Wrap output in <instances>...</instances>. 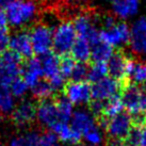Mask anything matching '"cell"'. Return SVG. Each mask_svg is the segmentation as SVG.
<instances>
[{
    "label": "cell",
    "instance_id": "cell-1",
    "mask_svg": "<svg viewBox=\"0 0 146 146\" xmlns=\"http://www.w3.org/2000/svg\"><path fill=\"white\" fill-rule=\"evenodd\" d=\"M121 100L127 113L132 117L144 116L146 113V90L141 85L126 84L121 91Z\"/></svg>",
    "mask_w": 146,
    "mask_h": 146
},
{
    "label": "cell",
    "instance_id": "cell-2",
    "mask_svg": "<svg viewBox=\"0 0 146 146\" xmlns=\"http://www.w3.org/2000/svg\"><path fill=\"white\" fill-rule=\"evenodd\" d=\"M36 13V5L31 0H15L4 8L8 23L14 27H21L32 21Z\"/></svg>",
    "mask_w": 146,
    "mask_h": 146
},
{
    "label": "cell",
    "instance_id": "cell-3",
    "mask_svg": "<svg viewBox=\"0 0 146 146\" xmlns=\"http://www.w3.org/2000/svg\"><path fill=\"white\" fill-rule=\"evenodd\" d=\"M76 40H77V33L75 31L73 23L70 21H63L58 26L53 32V52L59 57L68 54Z\"/></svg>",
    "mask_w": 146,
    "mask_h": 146
},
{
    "label": "cell",
    "instance_id": "cell-4",
    "mask_svg": "<svg viewBox=\"0 0 146 146\" xmlns=\"http://www.w3.org/2000/svg\"><path fill=\"white\" fill-rule=\"evenodd\" d=\"M32 44L33 53L37 56H44L50 52L52 48L53 31L49 25L38 23L35 24L29 31Z\"/></svg>",
    "mask_w": 146,
    "mask_h": 146
},
{
    "label": "cell",
    "instance_id": "cell-5",
    "mask_svg": "<svg viewBox=\"0 0 146 146\" xmlns=\"http://www.w3.org/2000/svg\"><path fill=\"white\" fill-rule=\"evenodd\" d=\"M132 128H133L132 117L126 111H122L114 117L110 118L105 126V130L109 139L121 140V141H124L127 138V135L130 133Z\"/></svg>",
    "mask_w": 146,
    "mask_h": 146
},
{
    "label": "cell",
    "instance_id": "cell-6",
    "mask_svg": "<svg viewBox=\"0 0 146 146\" xmlns=\"http://www.w3.org/2000/svg\"><path fill=\"white\" fill-rule=\"evenodd\" d=\"M129 59L130 58L124 52L123 49H117L113 51V54L111 56L107 64L109 77L121 83L122 89L126 84H128L126 73H127V64Z\"/></svg>",
    "mask_w": 146,
    "mask_h": 146
},
{
    "label": "cell",
    "instance_id": "cell-7",
    "mask_svg": "<svg viewBox=\"0 0 146 146\" xmlns=\"http://www.w3.org/2000/svg\"><path fill=\"white\" fill-rule=\"evenodd\" d=\"M63 95L72 104L80 105L91 100V83L89 81H68L63 85Z\"/></svg>",
    "mask_w": 146,
    "mask_h": 146
},
{
    "label": "cell",
    "instance_id": "cell-8",
    "mask_svg": "<svg viewBox=\"0 0 146 146\" xmlns=\"http://www.w3.org/2000/svg\"><path fill=\"white\" fill-rule=\"evenodd\" d=\"M41 63L43 76L52 85L53 89H60V86H63L64 78L61 75L59 68V56H57L53 51H50L43 56Z\"/></svg>",
    "mask_w": 146,
    "mask_h": 146
},
{
    "label": "cell",
    "instance_id": "cell-9",
    "mask_svg": "<svg viewBox=\"0 0 146 146\" xmlns=\"http://www.w3.org/2000/svg\"><path fill=\"white\" fill-rule=\"evenodd\" d=\"M36 117V106L31 100L21 102L11 113V121L18 128L31 126Z\"/></svg>",
    "mask_w": 146,
    "mask_h": 146
},
{
    "label": "cell",
    "instance_id": "cell-10",
    "mask_svg": "<svg viewBox=\"0 0 146 146\" xmlns=\"http://www.w3.org/2000/svg\"><path fill=\"white\" fill-rule=\"evenodd\" d=\"M99 36L102 42H105L112 47H115L125 44L127 42L129 43L130 29L126 23L121 21L113 25L111 28L100 30Z\"/></svg>",
    "mask_w": 146,
    "mask_h": 146
},
{
    "label": "cell",
    "instance_id": "cell-11",
    "mask_svg": "<svg viewBox=\"0 0 146 146\" xmlns=\"http://www.w3.org/2000/svg\"><path fill=\"white\" fill-rule=\"evenodd\" d=\"M122 85L110 77H106L100 81L91 84V99L106 102L115 95H119Z\"/></svg>",
    "mask_w": 146,
    "mask_h": 146
},
{
    "label": "cell",
    "instance_id": "cell-12",
    "mask_svg": "<svg viewBox=\"0 0 146 146\" xmlns=\"http://www.w3.org/2000/svg\"><path fill=\"white\" fill-rule=\"evenodd\" d=\"M129 45L133 52L146 54V16L139 18L133 24L130 30Z\"/></svg>",
    "mask_w": 146,
    "mask_h": 146
},
{
    "label": "cell",
    "instance_id": "cell-13",
    "mask_svg": "<svg viewBox=\"0 0 146 146\" xmlns=\"http://www.w3.org/2000/svg\"><path fill=\"white\" fill-rule=\"evenodd\" d=\"M9 49L19 54L25 61L33 57V49L28 30H21L10 37Z\"/></svg>",
    "mask_w": 146,
    "mask_h": 146
},
{
    "label": "cell",
    "instance_id": "cell-14",
    "mask_svg": "<svg viewBox=\"0 0 146 146\" xmlns=\"http://www.w3.org/2000/svg\"><path fill=\"white\" fill-rule=\"evenodd\" d=\"M36 116L42 125L50 129L58 123H61L57 107L52 99H45L38 102L36 107Z\"/></svg>",
    "mask_w": 146,
    "mask_h": 146
},
{
    "label": "cell",
    "instance_id": "cell-15",
    "mask_svg": "<svg viewBox=\"0 0 146 146\" xmlns=\"http://www.w3.org/2000/svg\"><path fill=\"white\" fill-rule=\"evenodd\" d=\"M21 77L24 79L26 84L32 88L36 84V82L41 79L43 76V69H42V63L37 58H30L26 60L21 67Z\"/></svg>",
    "mask_w": 146,
    "mask_h": 146
},
{
    "label": "cell",
    "instance_id": "cell-16",
    "mask_svg": "<svg viewBox=\"0 0 146 146\" xmlns=\"http://www.w3.org/2000/svg\"><path fill=\"white\" fill-rule=\"evenodd\" d=\"M51 130L58 135V139H60L63 142H69L73 145L79 144L81 142L82 134L73 129L72 127H69L67 124L58 123L57 125H54L51 128Z\"/></svg>",
    "mask_w": 146,
    "mask_h": 146
},
{
    "label": "cell",
    "instance_id": "cell-17",
    "mask_svg": "<svg viewBox=\"0 0 146 146\" xmlns=\"http://www.w3.org/2000/svg\"><path fill=\"white\" fill-rule=\"evenodd\" d=\"M70 53V56L76 62L88 63L91 61V45L85 38L77 36V40L72 47Z\"/></svg>",
    "mask_w": 146,
    "mask_h": 146
},
{
    "label": "cell",
    "instance_id": "cell-18",
    "mask_svg": "<svg viewBox=\"0 0 146 146\" xmlns=\"http://www.w3.org/2000/svg\"><path fill=\"white\" fill-rule=\"evenodd\" d=\"M113 47L105 42H98L91 47V63H107L113 54Z\"/></svg>",
    "mask_w": 146,
    "mask_h": 146
},
{
    "label": "cell",
    "instance_id": "cell-19",
    "mask_svg": "<svg viewBox=\"0 0 146 146\" xmlns=\"http://www.w3.org/2000/svg\"><path fill=\"white\" fill-rule=\"evenodd\" d=\"M94 126V118L84 111H77L72 116V128L80 132L82 135Z\"/></svg>",
    "mask_w": 146,
    "mask_h": 146
},
{
    "label": "cell",
    "instance_id": "cell-20",
    "mask_svg": "<svg viewBox=\"0 0 146 146\" xmlns=\"http://www.w3.org/2000/svg\"><path fill=\"white\" fill-rule=\"evenodd\" d=\"M139 10V0H116L113 2V12L121 18H128Z\"/></svg>",
    "mask_w": 146,
    "mask_h": 146
},
{
    "label": "cell",
    "instance_id": "cell-21",
    "mask_svg": "<svg viewBox=\"0 0 146 146\" xmlns=\"http://www.w3.org/2000/svg\"><path fill=\"white\" fill-rule=\"evenodd\" d=\"M52 100L54 102L56 107H57L61 123L67 124V122L72 118V114H73V105H72V102H69L63 94H54V96L52 97Z\"/></svg>",
    "mask_w": 146,
    "mask_h": 146
},
{
    "label": "cell",
    "instance_id": "cell-22",
    "mask_svg": "<svg viewBox=\"0 0 146 146\" xmlns=\"http://www.w3.org/2000/svg\"><path fill=\"white\" fill-rule=\"evenodd\" d=\"M32 89L33 96L36 98L37 100H45V99H50L51 96H54V89L52 85L49 83L48 80L46 79H40L36 82V84L31 88Z\"/></svg>",
    "mask_w": 146,
    "mask_h": 146
},
{
    "label": "cell",
    "instance_id": "cell-23",
    "mask_svg": "<svg viewBox=\"0 0 146 146\" xmlns=\"http://www.w3.org/2000/svg\"><path fill=\"white\" fill-rule=\"evenodd\" d=\"M108 75V67L107 63H91L88 73V80L90 83H96L102 79L107 77Z\"/></svg>",
    "mask_w": 146,
    "mask_h": 146
},
{
    "label": "cell",
    "instance_id": "cell-24",
    "mask_svg": "<svg viewBox=\"0 0 146 146\" xmlns=\"http://www.w3.org/2000/svg\"><path fill=\"white\" fill-rule=\"evenodd\" d=\"M11 146H40V135L33 131L27 132L14 139Z\"/></svg>",
    "mask_w": 146,
    "mask_h": 146
},
{
    "label": "cell",
    "instance_id": "cell-25",
    "mask_svg": "<svg viewBox=\"0 0 146 146\" xmlns=\"http://www.w3.org/2000/svg\"><path fill=\"white\" fill-rule=\"evenodd\" d=\"M75 64H76V61L74 60L70 54H64V56L59 57V68H60V73L64 79L70 77Z\"/></svg>",
    "mask_w": 146,
    "mask_h": 146
},
{
    "label": "cell",
    "instance_id": "cell-26",
    "mask_svg": "<svg viewBox=\"0 0 146 146\" xmlns=\"http://www.w3.org/2000/svg\"><path fill=\"white\" fill-rule=\"evenodd\" d=\"M14 100H13L12 94L9 90L1 89L0 90V113L9 114L12 113Z\"/></svg>",
    "mask_w": 146,
    "mask_h": 146
},
{
    "label": "cell",
    "instance_id": "cell-27",
    "mask_svg": "<svg viewBox=\"0 0 146 146\" xmlns=\"http://www.w3.org/2000/svg\"><path fill=\"white\" fill-rule=\"evenodd\" d=\"M89 73V66L86 63H79L76 62L75 67L73 69V73L70 75V80L73 81H85V78L88 77Z\"/></svg>",
    "mask_w": 146,
    "mask_h": 146
},
{
    "label": "cell",
    "instance_id": "cell-28",
    "mask_svg": "<svg viewBox=\"0 0 146 146\" xmlns=\"http://www.w3.org/2000/svg\"><path fill=\"white\" fill-rule=\"evenodd\" d=\"M83 137L85 138L86 142L92 144V145H99L102 141V133L96 126H94L93 128H91L85 133H83Z\"/></svg>",
    "mask_w": 146,
    "mask_h": 146
},
{
    "label": "cell",
    "instance_id": "cell-29",
    "mask_svg": "<svg viewBox=\"0 0 146 146\" xmlns=\"http://www.w3.org/2000/svg\"><path fill=\"white\" fill-rule=\"evenodd\" d=\"M28 88V85L26 84V82L24 81V79L19 76V77H17L16 79H14L13 82L11 83L10 85V89H11V92L14 96H21L23 94L26 92V90Z\"/></svg>",
    "mask_w": 146,
    "mask_h": 146
},
{
    "label": "cell",
    "instance_id": "cell-30",
    "mask_svg": "<svg viewBox=\"0 0 146 146\" xmlns=\"http://www.w3.org/2000/svg\"><path fill=\"white\" fill-rule=\"evenodd\" d=\"M58 142V135L53 131H45L40 137V146H56Z\"/></svg>",
    "mask_w": 146,
    "mask_h": 146
},
{
    "label": "cell",
    "instance_id": "cell-31",
    "mask_svg": "<svg viewBox=\"0 0 146 146\" xmlns=\"http://www.w3.org/2000/svg\"><path fill=\"white\" fill-rule=\"evenodd\" d=\"M9 41H10V36H9L8 32L0 33V56L8 48Z\"/></svg>",
    "mask_w": 146,
    "mask_h": 146
},
{
    "label": "cell",
    "instance_id": "cell-32",
    "mask_svg": "<svg viewBox=\"0 0 146 146\" xmlns=\"http://www.w3.org/2000/svg\"><path fill=\"white\" fill-rule=\"evenodd\" d=\"M8 19L4 14V11L0 10V33L2 32H8L9 27H8Z\"/></svg>",
    "mask_w": 146,
    "mask_h": 146
},
{
    "label": "cell",
    "instance_id": "cell-33",
    "mask_svg": "<svg viewBox=\"0 0 146 146\" xmlns=\"http://www.w3.org/2000/svg\"><path fill=\"white\" fill-rule=\"evenodd\" d=\"M139 146H146V126H144V127H142V128H141Z\"/></svg>",
    "mask_w": 146,
    "mask_h": 146
},
{
    "label": "cell",
    "instance_id": "cell-34",
    "mask_svg": "<svg viewBox=\"0 0 146 146\" xmlns=\"http://www.w3.org/2000/svg\"><path fill=\"white\" fill-rule=\"evenodd\" d=\"M107 146H124V143L121 140H113V139H109L108 140V145Z\"/></svg>",
    "mask_w": 146,
    "mask_h": 146
},
{
    "label": "cell",
    "instance_id": "cell-35",
    "mask_svg": "<svg viewBox=\"0 0 146 146\" xmlns=\"http://www.w3.org/2000/svg\"><path fill=\"white\" fill-rule=\"evenodd\" d=\"M13 1H15V0H0V10L1 8H5L9 3H11Z\"/></svg>",
    "mask_w": 146,
    "mask_h": 146
},
{
    "label": "cell",
    "instance_id": "cell-36",
    "mask_svg": "<svg viewBox=\"0 0 146 146\" xmlns=\"http://www.w3.org/2000/svg\"><path fill=\"white\" fill-rule=\"evenodd\" d=\"M62 1H64L66 3H72V2H78V1H80V0H62Z\"/></svg>",
    "mask_w": 146,
    "mask_h": 146
},
{
    "label": "cell",
    "instance_id": "cell-37",
    "mask_svg": "<svg viewBox=\"0 0 146 146\" xmlns=\"http://www.w3.org/2000/svg\"><path fill=\"white\" fill-rule=\"evenodd\" d=\"M2 75H3V70H2V66L0 64V80H1V78H2Z\"/></svg>",
    "mask_w": 146,
    "mask_h": 146
},
{
    "label": "cell",
    "instance_id": "cell-38",
    "mask_svg": "<svg viewBox=\"0 0 146 146\" xmlns=\"http://www.w3.org/2000/svg\"><path fill=\"white\" fill-rule=\"evenodd\" d=\"M2 118H3V116H2V114L0 113V124H1V122H2Z\"/></svg>",
    "mask_w": 146,
    "mask_h": 146
},
{
    "label": "cell",
    "instance_id": "cell-39",
    "mask_svg": "<svg viewBox=\"0 0 146 146\" xmlns=\"http://www.w3.org/2000/svg\"><path fill=\"white\" fill-rule=\"evenodd\" d=\"M74 146H84V145L81 144V143H79V144H76V145H74Z\"/></svg>",
    "mask_w": 146,
    "mask_h": 146
},
{
    "label": "cell",
    "instance_id": "cell-40",
    "mask_svg": "<svg viewBox=\"0 0 146 146\" xmlns=\"http://www.w3.org/2000/svg\"><path fill=\"white\" fill-rule=\"evenodd\" d=\"M144 122H145V126H146V113H145V115H144Z\"/></svg>",
    "mask_w": 146,
    "mask_h": 146
},
{
    "label": "cell",
    "instance_id": "cell-41",
    "mask_svg": "<svg viewBox=\"0 0 146 146\" xmlns=\"http://www.w3.org/2000/svg\"><path fill=\"white\" fill-rule=\"evenodd\" d=\"M0 146H2V144H1V142H0Z\"/></svg>",
    "mask_w": 146,
    "mask_h": 146
},
{
    "label": "cell",
    "instance_id": "cell-42",
    "mask_svg": "<svg viewBox=\"0 0 146 146\" xmlns=\"http://www.w3.org/2000/svg\"><path fill=\"white\" fill-rule=\"evenodd\" d=\"M112 1H116V0H112Z\"/></svg>",
    "mask_w": 146,
    "mask_h": 146
},
{
    "label": "cell",
    "instance_id": "cell-43",
    "mask_svg": "<svg viewBox=\"0 0 146 146\" xmlns=\"http://www.w3.org/2000/svg\"><path fill=\"white\" fill-rule=\"evenodd\" d=\"M56 146H59V145H58V144H57V145H56Z\"/></svg>",
    "mask_w": 146,
    "mask_h": 146
}]
</instances>
